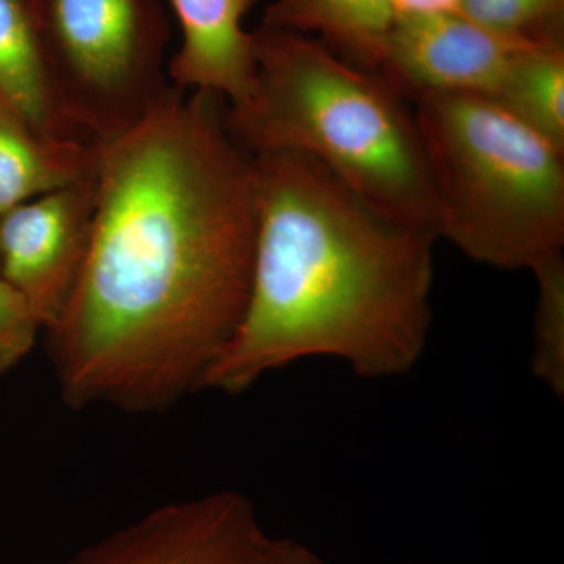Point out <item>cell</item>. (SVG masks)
Instances as JSON below:
<instances>
[{
	"mask_svg": "<svg viewBox=\"0 0 564 564\" xmlns=\"http://www.w3.org/2000/svg\"><path fill=\"white\" fill-rule=\"evenodd\" d=\"M256 70L226 124L252 155L296 151L392 220L436 234L437 203L414 107L321 40L261 25ZM440 239V237H437Z\"/></svg>",
	"mask_w": 564,
	"mask_h": 564,
	"instance_id": "3957f363",
	"label": "cell"
},
{
	"mask_svg": "<svg viewBox=\"0 0 564 564\" xmlns=\"http://www.w3.org/2000/svg\"><path fill=\"white\" fill-rule=\"evenodd\" d=\"M437 237L474 261L536 273L563 259L564 151L484 96L413 104Z\"/></svg>",
	"mask_w": 564,
	"mask_h": 564,
	"instance_id": "277c9868",
	"label": "cell"
},
{
	"mask_svg": "<svg viewBox=\"0 0 564 564\" xmlns=\"http://www.w3.org/2000/svg\"><path fill=\"white\" fill-rule=\"evenodd\" d=\"M258 0H172L180 18L181 50L169 76L184 91H209L228 106L243 101L254 80L252 33L242 21Z\"/></svg>",
	"mask_w": 564,
	"mask_h": 564,
	"instance_id": "9c48e42d",
	"label": "cell"
},
{
	"mask_svg": "<svg viewBox=\"0 0 564 564\" xmlns=\"http://www.w3.org/2000/svg\"><path fill=\"white\" fill-rule=\"evenodd\" d=\"M0 110L54 150L79 152L98 144L85 139L62 109L32 0H0Z\"/></svg>",
	"mask_w": 564,
	"mask_h": 564,
	"instance_id": "30bf717a",
	"label": "cell"
},
{
	"mask_svg": "<svg viewBox=\"0 0 564 564\" xmlns=\"http://www.w3.org/2000/svg\"><path fill=\"white\" fill-rule=\"evenodd\" d=\"M263 564H322L321 560L303 545L288 540H272Z\"/></svg>",
	"mask_w": 564,
	"mask_h": 564,
	"instance_id": "ac0fdd59",
	"label": "cell"
},
{
	"mask_svg": "<svg viewBox=\"0 0 564 564\" xmlns=\"http://www.w3.org/2000/svg\"><path fill=\"white\" fill-rule=\"evenodd\" d=\"M99 144L66 152L41 143L0 110V217L98 169Z\"/></svg>",
	"mask_w": 564,
	"mask_h": 564,
	"instance_id": "7c38bea8",
	"label": "cell"
},
{
	"mask_svg": "<svg viewBox=\"0 0 564 564\" xmlns=\"http://www.w3.org/2000/svg\"><path fill=\"white\" fill-rule=\"evenodd\" d=\"M256 228L254 155L221 96L173 85L99 144L87 259L44 332L62 402L162 414L202 391L247 307Z\"/></svg>",
	"mask_w": 564,
	"mask_h": 564,
	"instance_id": "6da1fadb",
	"label": "cell"
},
{
	"mask_svg": "<svg viewBox=\"0 0 564 564\" xmlns=\"http://www.w3.org/2000/svg\"><path fill=\"white\" fill-rule=\"evenodd\" d=\"M41 332L20 293L0 280V381L31 355Z\"/></svg>",
	"mask_w": 564,
	"mask_h": 564,
	"instance_id": "2e32d148",
	"label": "cell"
},
{
	"mask_svg": "<svg viewBox=\"0 0 564 564\" xmlns=\"http://www.w3.org/2000/svg\"><path fill=\"white\" fill-rule=\"evenodd\" d=\"M44 58L70 124L93 143L131 132L172 90L159 0H32Z\"/></svg>",
	"mask_w": 564,
	"mask_h": 564,
	"instance_id": "5b68a950",
	"label": "cell"
},
{
	"mask_svg": "<svg viewBox=\"0 0 564 564\" xmlns=\"http://www.w3.org/2000/svg\"><path fill=\"white\" fill-rule=\"evenodd\" d=\"M98 203V169L0 217V280L47 332L79 281Z\"/></svg>",
	"mask_w": 564,
	"mask_h": 564,
	"instance_id": "52a82bcc",
	"label": "cell"
},
{
	"mask_svg": "<svg viewBox=\"0 0 564 564\" xmlns=\"http://www.w3.org/2000/svg\"><path fill=\"white\" fill-rule=\"evenodd\" d=\"M270 543L254 505L223 489L161 505L57 564H263Z\"/></svg>",
	"mask_w": 564,
	"mask_h": 564,
	"instance_id": "8992f818",
	"label": "cell"
},
{
	"mask_svg": "<svg viewBox=\"0 0 564 564\" xmlns=\"http://www.w3.org/2000/svg\"><path fill=\"white\" fill-rule=\"evenodd\" d=\"M254 192L250 295L202 391L239 395L310 358L369 380L414 369L432 325L436 234L381 214L303 152L256 154Z\"/></svg>",
	"mask_w": 564,
	"mask_h": 564,
	"instance_id": "7a4b0ae2",
	"label": "cell"
},
{
	"mask_svg": "<svg viewBox=\"0 0 564 564\" xmlns=\"http://www.w3.org/2000/svg\"><path fill=\"white\" fill-rule=\"evenodd\" d=\"M397 20L456 13L462 0H392Z\"/></svg>",
	"mask_w": 564,
	"mask_h": 564,
	"instance_id": "e0dca14e",
	"label": "cell"
},
{
	"mask_svg": "<svg viewBox=\"0 0 564 564\" xmlns=\"http://www.w3.org/2000/svg\"><path fill=\"white\" fill-rule=\"evenodd\" d=\"M564 0H462L458 13L488 31L516 39L563 33Z\"/></svg>",
	"mask_w": 564,
	"mask_h": 564,
	"instance_id": "9a60e30c",
	"label": "cell"
},
{
	"mask_svg": "<svg viewBox=\"0 0 564 564\" xmlns=\"http://www.w3.org/2000/svg\"><path fill=\"white\" fill-rule=\"evenodd\" d=\"M540 296L534 314V375L551 389L562 392L564 384V261L549 263L534 273Z\"/></svg>",
	"mask_w": 564,
	"mask_h": 564,
	"instance_id": "5bb4252c",
	"label": "cell"
},
{
	"mask_svg": "<svg viewBox=\"0 0 564 564\" xmlns=\"http://www.w3.org/2000/svg\"><path fill=\"white\" fill-rule=\"evenodd\" d=\"M496 101L564 151L563 33L533 41L521 52Z\"/></svg>",
	"mask_w": 564,
	"mask_h": 564,
	"instance_id": "4fadbf2b",
	"label": "cell"
},
{
	"mask_svg": "<svg viewBox=\"0 0 564 564\" xmlns=\"http://www.w3.org/2000/svg\"><path fill=\"white\" fill-rule=\"evenodd\" d=\"M536 40L488 31L458 11L402 18L386 39L375 73L410 104L430 96L496 99L516 58Z\"/></svg>",
	"mask_w": 564,
	"mask_h": 564,
	"instance_id": "ba28073f",
	"label": "cell"
},
{
	"mask_svg": "<svg viewBox=\"0 0 564 564\" xmlns=\"http://www.w3.org/2000/svg\"><path fill=\"white\" fill-rule=\"evenodd\" d=\"M395 21L392 0H274L262 25L317 33L337 57L375 73Z\"/></svg>",
	"mask_w": 564,
	"mask_h": 564,
	"instance_id": "8fae6325",
	"label": "cell"
}]
</instances>
